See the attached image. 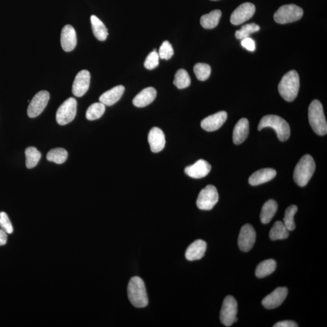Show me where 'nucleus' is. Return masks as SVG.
<instances>
[{"instance_id": "obj_1", "label": "nucleus", "mask_w": 327, "mask_h": 327, "mask_svg": "<svg viewBox=\"0 0 327 327\" xmlns=\"http://www.w3.org/2000/svg\"><path fill=\"white\" fill-rule=\"evenodd\" d=\"M127 293L128 298L134 307L144 308L148 305V293L142 278L138 277L131 278L128 285Z\"/></svg>"}, {"instance_id": "obj_2", "label": "nucleus", "mask_w": 327, "mask_h": 327, "mask_svg": "<svg viewBox=\"0 0 327 327\" xmlns=\"http://www.w3.org/2000/svg\"><path fill=\"white\" fill-rule=\"evenodd\" d=\"M316 169L314 159L310 155H305L301 158L294 171V181L300 187L308 184Z\"/></svg>"}, {"instance_id": "obj_3", "label": "nucleus", "mask_w": 327, "mask_h": 327, "mask_svg": "<svg viewBox=\"0 0 327 327\" xmlns=\"http://www.w3.org/2000/svg\"><path fill=\"white\" fill-rule=\"evenodd\" d=\"M300 86L299 77L295 71H290L282 79L278 86L279 92L285 100L292 102L298 96Z\"/></svg>"}, {"instance_id": "obj_4", "label": "nucleus", "mask_w": 327, "mask_h": 327, "mask_svg": "<svg viewBox=\"0 0 327 327\" xmlns=\"http://www.w3.org/2000/svg\"><path fill=\"white\" fill-rule=\"evenodd\" d=\"M266 127L274 128L281 142H286L289 139L290 127L289 123L280 116L275 115L264 116L258 125V130H261Z\"/></svg>"}, {"instance_id": "obj_5", "label": "nucleus", "mask_w": 327, "mask_h": 327, "mask_svg": "<svg viewBox=\"0 0 327 327\" xmlns=\"http://www.w3.org/2000/svg\"><path fill=\"white\" fill-rule=\"evenodd\" d=\"M309 122L314 133L323 136L327 133V123L323 106L319 101L314 100L308 108Z\"/></svg>"}, {"instance_id": "obj_6", "label": "nucleus", "mask_w": 327, "mask_h": 327, "mask_svg": "<svg viewBox=\"0 0 327 327\" xmlns=\"http://www.w3.org/2000/svg\"><path fill=\"white\" fill-rule=\"evenodd\" d=\"M304 11L301 8L295 5H287L278 9L274 15L276 22L287 24L296 22L301 19Z\"/></svg>"}, {"instance_id": "obj_7", "label": "nucleus", "mask_w": 327, "mask_h": 327, "mask_svg": "<svg viewBox=\"0 0 327 327\" xmlns=\"http://www.w3.org/2000/svg\"><path fill=\"white\" fill-rule=\"evenodd\" d=\"M77 110V101L71 97L66 100L56 113V120L58 124L64 125L73 121L76 118Z\"/></svg>"}, {"instance_id": "obj_8", "label": "nucleus", "mask_w": 327, "mask_h": 327, "mask_svg": "<svg viewBox=\"0 0 327 327\" xmlns=\"http://www.w3.org/2000/svg\"><path fill=\"white\" fill-rule=\"evenodd\" d=\"M238 304L232 296H227L224 299L220 312V320L226 326H230L238 320Z\"/></svg>"}, {"instance_id": "obj_9", "label": "nucleus", "mask_w": 327, "mask_h": 327, "mask_svg": "<svg viewBox=\"0 0 327 327\" xmlns=\"http://www.w3.org/2000/svg\"><path fill=\"white\" fill-rule=\"evenodd\" d=\"M218 201L219 194L217 188L214 185H209L200 191L197 205L203 211H210L214 208Z\"/></svg>"}, {"instance_id": "obj_10", "label": "nucleus", "mask_w": 327, "mask_h": 327, "mask_svg": "<svg viewBox=\"0 0 327 327\" xmlns=\"http://www.w3.org/2000/svg\"><path fill=\"white\" fill-rule=\"evenodd\" d=\"M50 99L49 93L42 91L37 93L32 98L28 109V115L30 118H34L40 115L46 107Z\"/></svg>"}, {"instance_id": "obj_11", "label": "nucleus", "mask_w": 327, "mask_h": 327, "mask_svg": "<svg viewBox=\"0 0 327 327\" xmlns=\"http://www.w3.org/2000/svg\"><path fill=\"white\" fill-rule=\"evenodd\" d=\"M256 11V8L251 3H244L233 12L230 17L232 25L238 26L250 20Z\"/></svg>"}, {"instance_id": "obj_12", "label": "nucleus", "mask_w": 327, "mask_h": 327, "mask_svg": "<svg viewBox=\"0 0 327 327\" xmlns=\"http://www.w3.org/2000/svg\"><path fill=\"white\" fill-rule=\"evenodd\" d=\"M256 234L250 224H245L241 228L238 238V245L241 250L248 252L253 248L256 241Z\"/></svg>"}, {"instance_id": "obj_13", "label": "nucleus", "mask_w": 327, "mask_h": 327, "mask_svg": "<svg viewBox=\"0 0 327 327\" xmlns=\"http://www.w3.org/2000/svg\"><path fill=\"white\" fill-rule=\"evenodd\" d=\"M90 83H91V74L88 71L82 70L77 75L73 86V94L77 97H82L88 92Z\"/></svg>"}, {"instance_id": "obj_14", "label": "nucleus", "mask_w": 327, "mask_h": 327, "mask_svg": "<svg viewBox=\"0 0 327 327\" xmlns=\"http://www.w3.org/2000/svg\"><path fill=\"white\" fill-rule=\"evenodd\" d=\"M288 295L286 287H278L263 300L264 307L269 310L274 309L283 304Z\"/></svg>"}, {"instance_id": "obj_15", "label": "nucleus", "mask_w": 327, "mask_h": 327, "mask_svg": "<svg viewBox=\"0 0 327 327\" xmlns=\"http://www.w3.org/2000/svg\"><path fill=\"white\" fill-rule=\"evenodd\" d=\"M227 118V112L221 111L204 119L201 123V125L206 131L214 132L221 128L226 121Z\"/></svg>"}, {"instance_id": "obj_16", "label": "nucleus", "mask_w": 327, "mask_h": 327, "mask_svg": "<svg viewBox=\"0 0 327 327\" xmlns=\"http://www.w3.org/2000/svg\"><path fill=\"white\" fill-rule=\"evenodd\" d=\"M211 169V164L208 162L200 160L191 166L186 167L185 173L192 178L200 179L208 176Z\"/></svg>"}, {"instance_id": "obj_17", "label": "nucleus", "mask_w": 327, "mask_h": 327, "mask_svg": "<svg viewBox=\"0 0 327 327\" xmlns=\"http://www.w3.org/2000/svg\"><path fill=\"white\" fill-rule=\"evenodd\" d=\"M77 43L76 30L71 25H67L62 28L61 34V44L65 52H71L76 47Z\"/></svg>"}, {"instance_id": "obj_18", "label": "nucleus", "mask_w": 327, "mask_h": 327, "mask_svg": "<svg viewBox=\"0 0 327 327\" xmlns=\"http://www.w3.org/2000/svg\"><path fill=\"white\" fill-rule=\"evenodd\" d=\"M148 142L152 152L158 153L163 151L166 145V138L161 129L152 128L149 133Z\"/></svg>"}, {"instance_id": "obj_19", "label": "nucleus", "mask_w": 327, "mask_h": 327, "mask_svg": "<svg viewBox=\"0 0 327 327\" xmlns=\"http://www.w3.org/2000/svg\"><path fill=\"white\" fill-rule=\"evenodd\" d=\"M277 171L271 168H266L252 174L248 179L249 184L256 186L269 182L277 176Z\"/></svg>"}, {"instance_id": "obj_20", "label": "nucleus", "mask_w": 327, "mask_h": 327, "mask_svg": "<svg viewBox=\"0 0 327 327\" xmlns=\"http://www.w3.org/2000/svg\"><path fill=\"white\" fill-rule=\"evenodd\" d=\"M207 244L202 239L197 240L188 246L185 251V257L188 260H200L205 256Z\"/></svg>"}, {"instance_id": "obj_21", "label": "nucleus", "mask_w": 327, "mask_h": 327, "mask_svg": "<svg viewBox=\"0 0 327 327\" xmlns=\"http://www.w3.org/2000/svg\"><path fill=\"white\" fill-rule=\"evenodd\" d=\"M157 92L152 87L143 89L133 100V104L137 107H145L151 104L157 97Z\"/></svg>"}, {"instance_id": "obj_22", "label": "nucleus", "mask_w": 327, "mask_h": 327, "mask_svg": "<svg viewBox=\"0 0 327 327\" xmlns=\"http://www.w3.org/2000/svg\"><path fill=\"white\" fill-rule=\"evenodd\" d=\"M124 91V87L122 85L114 87L102 94L99 100L100 103H103L105 106H112L121 99Z\"/></svg>"}, {"instance_id": "obj_23", "label": "nucleus", "mask_w": 327, "mask_h": 327, "mask_svg": "<svg viewBox=\"0 0 327 327\" xmlns=\"http://www.w3.org/2000/svg\"><path fill=\"white\" fill-rule=\"evenodd\" d=\"M249 134V122L247 119L242 118L236 123L233 133V143L241 145L247 139Z\"/></svg>"}, {"instance_id": "obj_24", "label": "nucleus", "mask_w": 327, "mask_h": 327, "mask_svg": "<svg viewBox=\"0 0 327 327\" xmlns=\"http://www.w3.org/2000/svg\"><path fill=\"white\" fill-rule=\"evenodd\" d=\"M278 210L277 203L274 200H270L264 205L260 216L261 223L269 224L274 217Z\"/></svg>"}, {"instance_id": "obj_25", "label": "nucleus", "mask_w": 327, "mask_h": 327, "mask_svg": "<svg viewBox=\"0 0 327 327\" xmlns=\"http://www.w3.org/2000/svg\"><path fill=\"white\" fill-rule=\"evenodd\" d=\"M222 16L220 10H215L208 14L204 15L201 18L200 23L203 28L212 29L218 25Z\"/></svg>"}, {"instance_id": "obj_26", "label": "nucleus", "mask_w": 327, "mask_h": 327, "mask_svg": "<svg viewBox=\"0 0 327 327\" xmlns=\"http://www.w3.org/2000/svg\"><path fill=\"white\" fill-rule=\"evenodd\" d=\"M91 21L93 33H94L95 37L99 41L106 40L109 33H108L107 29L103 22L95 16H91Z\"/></svg>"}, {"instance_id": "obj_27", "label": "nucleus", "mask_w": 327, "mask_h": 327, "mask_svg": "<svg viewBox=\"0 0 327 327\" xmlns=\"http://www.w3.org/2000/svg\"><path fill=\"white\" fill-rule=\"evenodd\" d=\"M276 269H277V263L274 259L265 260L258 265L255 274L257 278H265L273 274Z\"/></svg>"}, {"instance_id": "obj_28", "label": "nucleus", "mask_w": 327, "mask_h": 327, "mask_svg": "<svg viewBox=\"0 0 327 327\" xmlns=\"http://www.w3.org/2000/svg\"><path fill=\"white\" fill-rule=\"evenodd\" d=\"M290 231L284 226L283 222H276L270 232V238L273 241L280 239H286L289 236Z\"/></svg>"}, {"instance_id": "obj_29", "label": "nucleus", "mask_w": 327, "mask_h": 327, "mask_svg": "<svg viewBox=\"0 0 327 327\" xmlns=\"http://www.w3.org/2000/svg\"><path fill=\"white\" fill-rule=\"evenodd\" d=\"M26 166L28 169L35 167L40 161L41 154L37 148L34 147H29L26 149Z\"/></svg>"}, {"instance_id": "obj_30", "label": "nucleus", "mask_w": 327, "mask_h": 327, "mask_svg": "<svg viewBox=\"0 0 327 327\" xmlns=\"http://www.w3.org/2000/svg\"><path fill=\"white\" fill-rule=\"evenodd\" d=\"M68 153L62 148H56L51 150L47 155V160L58 164H61L67 161Z\"/></svg>"}, {"instance_id": "obj_31", "label": "nucleus", "mask_w": 327, "mask_h": 327, "mask_svg": "<svg viewBox=\"0 0 327 327\" xmlns=\"http://www.w3.org/2000/svg\"><path fill=\"white\" fill-rule=\"evenodd\" d=\"M106 110V106L103 103H95L90 106L86 113V118L90 121L100 118Z\"/></svg>"}, {"instance_id": "obj_32", "label": "nucleus", "mask_w": 327, "mask_h": 327, "mask_svg": "<svg viewBox=\"0 0 327 327\" xmlns=\"http://www.w3.org/2000/svg\"><path fill=\"white\" fill-rule=\"evenodd\" d=\"M190 77L187 71L184 70H179L176 72L173 84L179 89L188 88L190 85Z\"/></svg>"}, {"instance_id": "obj_33", "label": "nucleus", "mask_w": 327, "mask_h": 327, "mask_svg": "<svg viewBox=\"0 0 327 327\" xmlns=\"http://www.w3.org/2000/svg\"><path fill=\"white\" fill-rule=\"evenodd\" d=\"M297 211H298V207L292 205L289 207L285 212L283 223L290 232L295 229L296 225L294 217H295Z\"/></svg>"}, {"instance_id": "obj_34", "label": "nucleus", "mask_w": 327, "mask_h": 327, "mask_svg": "<svg viewBox=\"0 0 327 327\" xmlns=\"http://www.w3.org/2000/svg\"><path fill=\"white\" fill-rule=\"evenodd\" d=\"M194 73L198 80L206 81L209 79L211 74V68L205 63H197L193 68Z\"/></svg>"}, {"instance_id": "obj_35", "label": "nucleus", "mask_w": 327, "mask_h": 327, "mask_svg": "<svg viewBox=\"0 0 327 327\" xmlns=\"http://www.w3.org/2000/svg\"><path fill=\"white\" fill-rule=\"evenodd\" d=\"M260 27L254 23L247 24L243 26L241 29L237 31L235 33L236 38L238 40H243V39L249 37L253 33L259 31Z\"/></svg>"}, {"instance_id": "obj_36", "label": "nucleus", "mask_w": 327, "mask_h": 327, "mask_svg": "<svg viewBox=\"0 0 327 327\" xmlns=\"http://www.w3.org/2000/svg\"><path fill=\"white\" fill-rule=\"evenodd\" d=\"M160 56L156 50L150 53L146 59L145 67L148 70H154L157 68L160 63Z\"/></svg>"}, {"instance_id": "obj_37", "label": "nucleus", "mask_w": 327, "mask_h": 327, "mask_svg": "<svg viewBox=\"0 0 327 327\" xmlns=\"http://www.w3.org/2000/svg\"><path fill=\"white\" fill-rule=\"evenodd\" d=\"M160 58L169 60L172 58L174 54V50L172 44L169 41H165L161 44L158 52Z\"/></svg>"}, {"instance_id": "obj_38", "label": "nucleus", "mask_w": 327, "mask_h": 327, "mask_svg": "<svg viewBox=\"0 0 327 327\" xmlns=\"http://www.w3.org/2000/svg\"><path fill=\"white\" fill-rule=\"evenodd\" d=\"M0 228L7 234H11L14 232L13 224L5 212H0Z\"/></svg>"}, {"instance_id": "obj_39", "label": "nucleus", "mask_w": 327, "mask_h": 327, "mask_svg": "<svg viewBox=\"0 0 327 327\" xmlns=\"http://www.w3.org/2000/svg\"><path fill=\"white\" fill-rule=\"evenodd\" d=\"M241 45L243 47H244L245 49H247L250 52H254L255 49H256V44H255V42L250 37L246 38L243 39L241 40Z\"/></svg>"}, {"instance_id": "obj_40", "label": "nucleus", "mask_w": 327, "mask_h": 327, "mask_svg": "<svg viewBox=\"0 0 327 327\" xmlns=\"http://www.w3.org/2000/svg\"><path fill=\"white\" fill-rule=\"evenodd\" d=\"M274 327H298V324L292 320H284L279 322L274 325Z\"/></svg>"}, {"instance_id": "obj_41", "label": "nucleus", "mask_w": 327, "mask_h": 327, "mask_svg": "<svg viewBox=\"0 0 327 327\" xmlns=\"http://www.w3.org/2000/svg\"><path fill=\"white\" fill-rule=\"evenodd\" d=\"M8 241V234L0 228V246L7 244Z\"/></svg>"}, {"instance_id": "obj_42", "label": "nucleus", "mask_w": 327, "mask_h": 327, "mask_svg": "<svg viewBox=\"0 0 327 327\" xmlns=\"http://www.w3.org/2000/svg\"><path fill=\"white\" fill-rule=\"evenodd\" d=\"M211 1H218V0H211Z\"/></svg>"}]
</instances>
